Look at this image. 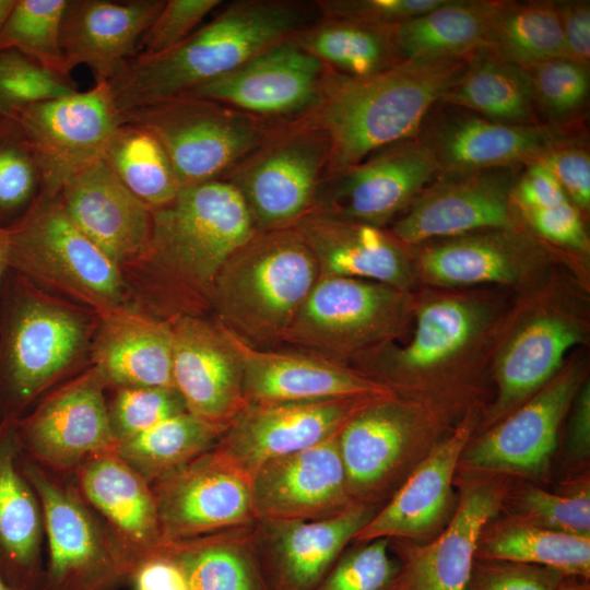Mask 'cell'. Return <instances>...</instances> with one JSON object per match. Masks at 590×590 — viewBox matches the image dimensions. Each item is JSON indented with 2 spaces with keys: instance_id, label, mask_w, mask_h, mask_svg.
<instances>
[{
  "instance_id": "cell-1",
  "label": "cell",
  "mask_w": 590,
  "mask_h": 590,
  "mask_svg": "<svg viewBox=\"0 0 590 590\" xmlns=\"http://www.w3.org/2000/svg\"><path fill=\"white\" fill-rule=\"evenodd\" d=\"M315 4L288 0H237L175 48L132 57L107 82L121 114L185 95L222 76L312 23Z\"/></svg>"
},
{
  "instance_id": "cell-2",
  "label": "cell",
  "mask_w": 590,
  "mask_h": 590,
  "mask_svg": "<svg viewBox=\"0 0 590 590\" xmlns=\"http://www.w3.org/2000/svg\"><path fill=\"white\" fill-rule=\"evenodd\" d=\"M472 55L403 60L364 79L332 71L319 104L305 116L330 141L326 177L387 145L416 138L425 117L464 73Z\"/></svg>"
},
{
  "instance_id": "cell-3",
  "label": "cell",
  "mask_w": 590,
  "mask_h": 590,
  "mask_svg": "<svg viewBox=\"0 0 590 590\" xmlns=\"http://www.w3.org/2000/svg\"><path fill=\"white\" fill-rule=\"evenodd\" d=\"M318 279L294 227L257 231L221 268L209 304L216 321L247 343L282 342Z\"/></svg>"
},
{
  "instance_id": "cell-4",
  "label": "cell",
  "mask_w": 590,
  "mask_h": 590,
  "mask_svg": "<svg viewBox=\"0 0 590 590\" xmlns=\"http://www.w3.org/2000/svg\"><path fill=\"white\" fill-rule=\"evenodd\" d=\"M257 228L237 190L216 179L180 188L152 210L146 262L180 291L210 302L216 275Z\"/></svg>"
},
{
  "instance_id": "cell-5",
  "label": "cell",
  "mask_w": 590,
  "mask_h": 590,
  "mask_svg": "<svg viewBox=\"0 0 590 590\" xmlns=\"http://www.w3.org/2000/svg\"><path fill=\"white\" fill-rule=\"evenodd\" d=\"M437 399L371 400L339 433L353 503L381 507L416 465L455 428L452 411Z\"/></svg>"
},
{
  "instance_id": "cell-6",
  "label": "cell",
  "mask_w": 590,
  "mask_h": 590,
  "mask_svg": "<svg viewBox=\"0 0 590 590\" xmlns=\"http://www.w3.org/2000/svg\"><path fill=\"white\" fill-rule=\"evenodd\" d=\"M0 303V422L38 402L85 349L88 327L74 309L9 271Z\"/></svg>"
},
{
  "instance_id": "cell-7",
  "label": "cell",
  "mask_w": 590,
  "mask_h": 590,
  "mask_svg": "<svg viewBox=\"0 0 590 590\" xmlns=\"http://www.w3.org/2000/svg\"><path fill=\"white\" fill-rule=\"evenodd\" d=\"M8 228L10 270L32 285L68 295L101 316L125 306L121 269L72 222L58 194L39 193Z\"/></svg>"
},
{
  "instance_id": "cell-8",
  "label": "cell",
  "mask_w": 590,
  "mask_h": 590,
  "mask_svg": "<svg viewBox=\"0 0 590 590\" xmlns=\"http://www.w3.org/2000/svg\"><path fill=\"white\" fill-rule=\"evenodd\" d=\"M21 457L43 512L47 544L43 590H118L127 583L137 559L72 480Z\"/></svg>"
},
{
  "instance_id": "cell-9",
  "label": "cell",
  "mask_w": 590,
  "mask_h": 590,
  "mask_svg": "<svg viewBox=\"0 0 590 590\" xmlns=\"http://www.w3.org/2000/svg\"><path fill=\"white\" fill-rule=\"evenodd\" d=\"M120 118L160 142L180 188L223 179L281 123L192 95L132 108Z\"/></svg>"
},
{
  "instance_id": "cell-10",
  "label": "cell",
  "mask_w": 590,
  "mask_h": 590,
  "mask_svg": "<svg viewBox=\"0 0 590 590\" xmlns=\"http://www.w3.org/2000/svg\"><path fill=\"white\" fill-rule=\"evenodd\" d=\"M330 141L307 117L278 123L223 178L240 194L257 231L293 227L312 208Z\"/></svg>"
},
{
  "instance_id": "cell-11",
  "label": "cell",
  "mask_w": 590,
  "mask_h": 590,
  "mask_svg": "<svg viewBox=\"0 0 590 590\" xmlns=\"http://www.w3.org/2000/svg\"><path fill=\"white\" fill-rule=\"evenodd\" d=\"M402 307L400 290L361 279L319 276L282 342L341 363L388 338Z\"/></svg>"
},
{
  "instance_id": "cell-12",
  "label": "cell",
  "mask_w": 590,
  "mask_h": 590,
  "mask_svg": "<svg viewBox=\"0 0 590 590\" xmlns=\"http://www.w3.org/2000/svg\"><path fill=\"white\" fill-rule=\"evenodd\" d=\"M581 385L577 371L554 377L504 418L474 434L457 472L547 484L562 423Z\"/></svg>"
},
{
  "instance_id": "cell-13",
  "label": "cell",
  "mask_w": 590,
  "mask_h": 590,
  "mask_svg": "<svg viewBox=\"0 0 590 590\" xmlns=\"http://www.w3.org/2000/svg\"><path fill=\"white\" fill-rule=\"evenodd\" d=\"M504 475L457 472L458 504L445 529L433 540H389L399 563L389 590H465L480 535L502 512L514 483Z\"/></svg>"
},
{
  "instance_id": "cell-14",
  "label": "cell",
  "mask_w": 590,
  "mask_h": 590,
  "mask_svg": "<svg viewBox=\"0 0 590 590\" xmlns=\"http://www.w3.org/2000/svg\"><path fill=\"white\" fill-rule=\"evenodd\" d=\"M105 389L92 367L45 394L15 421L22 456L71 479L86 458L116 451Z\"/></svg>"
},
{
  "instance_id": "cell-15",
  "label": "cell",
  "mask_w": 590,
  "mask_h": 590,
  "mask_svg": "<svg viewBox=\"0 0 590 590\" xmlns=\"http://www.w3.org/2000/svg\"><path fill=\"white\" fill-rule=\"evenodd\" d=\"M580 135L573 123H507L438 102L416 139L432 153L438 177H447L494 167H524Z\"/></svg>"
},
{
  "instance_id": "cell-16",
  "label": "cell",
  "mask_w": 590,
  "mask_h": 590,
  "mask_svg": "<svg viewBox=\"0 0 590 590\" xmlns=\"http://www.w3.org/2000/svg\"><path fill=\"white\" fill-rule=\"evenodd\" d=\"M36 157L42 192L55 197L66 181L102 156L121 125L107 83L10 113Z\"/></svg>"
},
{
  "instance_id": "cell-17",
  "label": "cell",
  "mask_w": 590,
  "mask_h": 590,
  "mask_svg": "<svg viewBox=\"0 0 590 590\" xmlns=\"http://www.w3.org/2000/svg\"><path fill=\"white\" fill-rule=\"evenodd\" d=\"M151 485L163 542L257 520L251 475L214 447Z\"/></svg>"
},
{
  "instance_id": "cell-18",
  "label": "cell",
  "mask_w": 590,
  "mask_h": 590,
  "mask_svg": "<svg viewBox=\"0 0 590 590\" xmlns=\"http://www.w3.org/2000/svg\"><path fill=\"white\" fill-rule=\"evenodd\" d=\"M331 72L290 38L185 95L216 101L267 121L287 122L317 107Z\"/></svg>"
},
{
  "instance_id": "cell-19",
  "label": "cell",
  "mask_w": 590,
  "mask_h": 590,
  "mask_svg": "<svg viewBox=\"0 0 590 590\" xmlns=\"http://www.w3.org/2000/svg\"><path fill=\"white\" fill-rule=\"evenodd\" d=\"M438 175L428 149L416 138L404 140L324 177L310 211L381 227Z\"/></svg>"
},
{
  "instance_id": "cell-20",
  "label": "cell",
  "mask_w": 590,
  "mask_h": 590,
  "mask_svg": "<svg viewBox=\"0 0 590 590\" xmlns=\"http://www.w3.org/2000/svg\"><path fill=\"white\" fill-rule=\"evenodd\" d=\"M524 167H494L437 177L410 204L392 234L402 244L516 228L512 189Z\"/></svg>"
},
{
  "instance_id": "cell-21",
  "label": "cell",
  "mask_w": 590,
  "mask_h": 590,
  "mask_svg": "<svg viewBox=\"0 0 590 590\" xmlns=\"http://www.w3.org/2000/svg\"><path fill=\"white\" fill-rule=\"evenodd\" d=\"M480 420L479 409L472 404L449 435L416 465L353 542L389 539L422 543L437 536L457 508L455 477L458 463Z\"/></svg>"
},
{
  "instance_id": "cell-22",
  "label": "cell",
  "mask_w": 590,
  "mask_h": 590,
  "mask_svg": "<svg viewBox=\"0 0 590 590\" xmlns=\"http://www.w3.org/2000/svg\"><path fill=\"white\" fill-rule=\"evenodd\" d=\"M376 398L379 397L247 403L214 448L252 475L269 460L307 449L338 434Z\"/></svg>"
},
{
  "instance_id": "cell-23",
  "label": "cell",
  "mask_w": 590,
  "mask_h": 590,
  "mask_svg": "<svg viewBox=\"0 0 590 590\" xmlns=\"http://www.w3.org/2000/svg\"><path fill=\"white\" fill-rule=\"evenodd\" d=\"M379 508L355 503L321 520H256L251 543L267 590H316Z\"/></svg>"
},
{
  "instance_id": "cell-24",
  "label": "cell",
  "mask_w": 590,
  "mask_h": 590,
  "mask_svg": "<svg viewBox=\"0 0 590 590\" xmlns=\"http://www.w3.org/2000/svg\"><path fill=\"white\" fill-rule=\"evenodd\" d=\"M339 433L255 470L251 481L257 520H321L355 504L347 489Z\"/></svg>"
},
{
  "instance_id": "cell-25",
  "label": "cell",
  "mask_w": 590,
  "mask_h": 590,
  "mask_svg": "<svg viewBox=\"0 0 590 590\" xmlns=\"http://www.w3.org/2000/svg\"><path fill=\"white\" fill-rule=\"evenodd\" d=\"M173 382L186 410L228 427L247 404L240 358L224 328L193 315L170 318Z\"/></svg>"
},
{
  "instance_id": "cell-26",
  "label": "cell",
  "mask_w": 590,
  "mask_h": 590,
  "mask_svg": "<svg viewBox=\"0 0 590 590\" xmlns=\"http://www.w3.org/2000/svg\"><path fill=\"white\" fill-rule=\"evenodd\" d=\"M58 197L72 222L119 268L146 258L152 210L123 186L102 156L69 178Z\"/></svg>"
},
{
  "instance_id": "cell-27",
  "label": "cell",
  "mask_w": 590,
  "mask_h": 590,
  "mask_svg": "<svg viewBox=\"0 0 590 590\" xmlns=\"http://www.w3.org/2000/svg\"><path fill=\"white\" fill-rule=\"evenodd\" d=\"M223 328L240 358L243 392L247 403L382 397L394 393L342 363L297 350L260 349Z\"/></svg>"
},
{
  "instance_id": "cell-28",
  "label": "cell",
  "mask_w": 590,
  "mask_h": 590,
  "mask_svg": "<svg viewBox=\"0 0 590 590\" xmlns=\"http://www.w3.org/2000/svg\"><path fill=\"white\" fill-rule=\"evenodd\" d=\"M165 0H68L61 24L67 71L88 67L95 84L109 82L135 52V45Z\"/></svg>"
},
{
  "instance_id": "cell-29",
  "label": "cell",
  "mask_w": 590,
  "mask_h": 590,
  "mask_svg": "<svg viewBox=\"0 0 590 590\" xmlns=\"http://www.w3.org/2000/svg\"><path fill=\"white\" fill-rule=\"evenodd\" d=\"M311 251L319 276H344L402 291L410 269L400 240L381 227L310 211L294 226Z\"/></svg>"
},
{
  "instance_id": "cell-30",
  "label": "cell",
  "mask_w": 590,
  "mask_h": 590,
  "mask_svg": "<svg viewBox=\"0 0 590 590\" xmlns=\"http://www.w3.org/2000/svg\"><path fill=\"white\" fill-rule=\"evenodd\" d=\"M71 480L138 563L163 543L152 485L116 451L86 458Z\"/></svg>"
},
{
  "instance_id": "cell-31",
  "label": "cell",
  "mask_w": 590,
  "mask_h": 590,
  "mask_svg": "<svg viewBox=\"0 0 590 590\" xmlns=\"http://www.w3.org/2000/svg\"><path fill=\"white\" fill-rule=\"evenodd\" d=\"M42 507L22 469L15 421L0 422V576L17 590H43Z\"/></svg>"
},
{
  "instance_id": "cell-32",
  "label": "cell",
  "mask_w": 590,
  "mask_h": 590,
  "mask_svg": "<svg viewBox=\"0 0 590 590\" xmlns=\"http://www.w3.org/2000/svg\"><path fill=\"white\" fill-rule=\"evenodd\" d=\"M92 361L106 388H175L170 319L158 320L125 306L101 316Z\"/></svg>"
},
{
  "instance_id": "cell-33",
  "label": "cell",
  "mask_w": 590,
  "mask_h": 590,
  "mask_svg": "<svg viewBox=\"0 0 590 590\" xmlns=\"http://www.w3.org/2000/svg\"><path fill=\"white\" fill-rule=\"evenodd\" d=\"M579 340L577 328L559 318L542 317L528 323L499 359L497 399L474 434L504 418L547 385L566 352Z\"/></svg>"
},
{
  "instance_id": "cell-34",
  "label": "cell",
  "mask_w": 590,
  "mask_h": 590,
  "mask_svg": "<svg viewBox=\"0 0 590 590\" xmlns=\"http://www.w3.org/2000/svg\"><path fill=\"white\" fill-rule=\"evenodd\" d=\"M531 248L516 228L480 231L426 247L421 267L429 280L445 285L506 283L515 280Z\"/></svg>"
},
{
  "instance_id": "cell-35",
  "label": "cell",
  "mask_w": 590,
  "mask_h": 590,
  "mask_svg": "<svg viewBox=\"0 0 590 590\" xmlns=\"http://www.w3.org/2000/svg\"><path fill=\"white\" fill-rule=\"evenodd\" d=\"M477 327L472 306L456 299L426 305L420 312L411 342L380 367L373 380L398 389L413 388L417 376L435 369L469 342Z\"/></svg>"
},
{
  "instance_id": "cell-36",
  "label": "cell",
  "mask_w": 590,
  "mask_h": 590,
  "mask_svg": "<svg viewBox=\"0 0 590 590\" xmlns=\"http://www.w3.org/2000/svg\"><path fill=\"white\" fill-rule=\"evenodd\" d=\"M499 0H445L394 27L402 60H438L486 49Z\"/></svg>"
},
{
  "instance_id": "cell-37",
  "label": "cell",
  "mask_w": 590,
  "mask_h": 590,
  "mask_svg": "<svg viewBox=\"0 0 590 590\" xmlns=\"http://www.w3.org/2000/svg\"><path fill=\"white\" fill-rule=\"evenodd\" d=\"M252 524L161 546L181 567L188 590H267L251 543Z\"/></svg>"
},
{
  "instance_id": "cell-38",
  "label": "cell",
  "mask_w": 590,
  "mask_h": 590,
  "mask_svg": "<svg viewBox=\"0 0 590 590\" xmlns=\"http://www.w3.org/2000/svg\"><path fill=\"white\" fill-rule=\"evenodd\" d=\"M486 118L515 125L542 123L528 70L488 50L472 55L468 68L440 101Z\"/></svg>"
},
{
  "instance_id": "cell-39",
  "label": "cell",
  "mask_w": 590,
  "mask_h": 590,
  "mask_svg": "<svg viewBox=\"0 0 590 590\" xmlns=\"http://www.w3.org/2000/svg\"><path fill=\"white\" fill-rule=\"evenodd\" d=\"M394 27L320 16L299 31L293 40L331 71L364 79L403 61Z\"/></svg>"
},
{
  "instance_id": "cell-40",
  "label": "cell",
  "mask_w": 590,
  "mask_h": 590,
  "mask_svg": "<svg viewBox=\"0 0 590 590\" xmlns=\"http://www.w3.org/2000/svg\"><path fill=\"white\" fill-rule=\"evenodd\" d=\"M476 558L538 565L590 579V538L545 529L502 512L483 529Z\"/></svg>"
},
{
  "instance_id": "cell-41",
  "label": "cell",
  "mask_w": 590,
  "mask_h": 590,
  "mask_svg": "<svg viewBox=\"0 0 590 590\" xmlns=\"http://www.w3.org/2000/svg\"><path fill=\"white\" fill-rule=\"evenodd\" d=\"M226 428L186 411L119 442L116 453L153 484L212 449Z\"/></svg>"
},
{
  "instance_id": "cell-42",
  "label": "cell",
  "mask_w": 590,
  "mask_h": 590,
  "mask_svg": "<svg viewBox=\"0 0 590 590\" xmlns=\"http://www.w3.org/2000/svg\"><path fill=\"white\" fill-rule=\"evenodd\" d=\"M486 50L524 68L569 58L555 2L499 0L491 22Z\"/></svg>"
},
{
  "instance_id": "cell-43",
  "label": "cell",
  "mask_w": 590,
  "mask_h": 590,
  "mask_svg": "<svg viewBox=\"0 0 590 590\" xmlns=\"http://www.w3.org/2000/svg\"><path fill=\"white\" fill-rule=\"evenodd\" d=\"M102 158L123 186L151 210L168 204L180 190L166 152L143 128L121 123L106 143Z\"/></svg>"
},
{
  "instance_id": "cell-44",
  "label": "cell",
  "mask_w": 590,
  "mask_h": 590,
  "mask_svg": "<svg viewBox=\"0 0 590 590\" xmlns=\"http://www.w3.org/2000/svg\"><path fill=\"white\" fill-rule=\"evenodd\" d=\"M502 514L545 529L590 538L589 471L566 476L554 491L515 480Z\"/></svg>"
},
{
  "instance_id": "cell-45",
  "label": "cell",
  "mask_w": 590,
  "mask_h": 590,
  "mask_svg": "<svg viewBox=\"0 0 590 590\" xmlns=\"http://www.w3.org/2000/svg\"><path fill=\"white\" fill-rule=\"evenodd\" d=\"M68 0H17L0 30V50L14 49L70 80L61 49Z\"/></svg>"
},
{
  "instance_id": "cell-46",
  "label": "cell",
  "mask_w": 590,
  "mask_h": 590,
  "mask_svg": "<svg viewBox=\"0 0 590 590\" xmlns=\"http://www.w3.org/2000/svg\"><path fill=\"white\" fill-rule=\"evenodd\" d=\"M42 192L31 145L9 114L0 113V221H17Z\"/></svg>"
},
{
  "instance_id": "cell-47",
  "label": "cell",
  "mask_w": 590,
  "mask_h": 590,
  "mask_svg": "<svg viewBox=\"0 0 590 590\" xmlns=\"http://www.w3.org/2000/svg\"><path fill=\"white\" fill-rule=\"evenodd\" d=\"M532 83L536 114L545 123L570 125L588 99L589 64L570 58H557L526 67Z\"/></svg>"
},
{
  "instance_id": "cell-48",
  "label": "cell",
  "mask_w": 590,
  "mask_h": 590,
  "mask_svg": "<svg viewBox=\"0 0 590 590\" xmlns=\"http://www.w3.org/2000/svg\"><path fill=\"white\" fill-rule=\"evenodd\" d=\"M76 92L75 84L14 49L0 50V113Z\"/></svg>"
},
{
  "instance_id": "cell-49",
  "label": "cell",
  "mask_w": 590,
  "mask_h": 590,
  "mask_svg": "<svg viewBox=\"0 0 590 590\" xmlns=\"http://www.w3.org/2000/svg\"><path fill=\"white\" fill-rule=\"evenodd\" d=\"M352 543L316 590H389L399 570L389 539Z\"/></svg>"
},
{
  "instance_id": "cell-50",
  "label": "cell",
  "mask_w": 590,
  "mask_h": 590,
  "mask_svg": "<svg viewBox=\"0 0 590 590\" xmlns=\"http://www.w3.org/2000/svg\"><path fill=\"white\" fill-rule=\"evenodd\" d=\"M186 411L184 400L175 388H117L108 403L110 427L117 445Z\"/></svg>"
},
{
  "instance_id": "cell-51",
  "label": "cell",
  "mask_w": 590,
  "mask_h": 590,
  "mask_svg": "<svg viewBox=\"0 0 590 590\" xmlns=\"http://www.w3.org/2000/svg\"><path fill=\"white\" fill-rule=\"evenodd\" d=\"M221 0H166L140 39L142 56L164 54L187 39Z\"/></svg>"
},
{
  "instance_id": "cell-52",
  "label": "cell",
  "mask_w": 590,
  "mask_h": 590,
  "mask_svg": "<svg viewBox=\"0 0 590 590\" xmlns=\"http://www.w3.org/2000/svg\"><path fill=\"white\" fill-rule=\"evenodd\" d=\"M564 576L538 565L475 558L465 590H555Z\"/></svg>"
},
{
  "instance_id": "cell-53",
  "label": "cell",
  "mask_w": 590,
  "mask_h": 590,
  "mask_svg": "<svg viewBox=\"0 0 590 590\" xmlns=\"http://www.w3.org/2000/svg\"><path fill=\"white\" fill-rule=\"evenodd\" d=\"M444 2L445 0H322L316 2V8L321 17L397 26Z\"/></svg>"
},
{
  "instance_id": "cell-54",
  "label": "cell",
  "mask_w": 590,
  "mask_h": 590,
  "mask_svg": "<svg viewBox=\"0 0 590 590\" xmlns=\"http://www.w3.org/2000/svg\"><path fill=\"white\" fill-rule=\"evenodd\" d=\"M535 163L543 165L555 177L579 210H589L590 154L581 135L551 149Z\"/></svg>"
},
{
  "instance_id": "cell-55",
  "label": "cell",
  "mask_w": 590,
  "mask_h": 590,
  "mask_svg": "<svg viewBox=\"0 0 590 590\" xmlns=\"http://www.w3.org/2000/svg\"><path fill=\"white\" fill-rule=\"evenodd\" d=\"M519 212L531 228L548 241L577 250L588 247L580 210L570 200L550 208Z\"/></svg>"
},
{
  "instance_id": "cell-56",
  "label": "cell",
  "mask_w": 590,
  "mask_h": 590,
  "mask_svg": "<svg viewBox=\"0 0 590 590\" xmlns=\"http://www.w3.org/2000/svg\"><path fill=\"white\" fill-rule=\"evenodd\" d=\"M571 408L573 413L563 459L565 477L589 471L590 385L588 381L580 386Z\"/></svg>"
},
{
  "instance_id": "cell-57",
  "label": "cell",
  "mask_w": 590,
  "mask_h": 590,
  "mask_svg": "<svg viewBox=\"0 0 590 590\" xmlns=\"http://www.w3.org/2000/svg\"><path fill=\"white\" fill-rule=\"evenodd\" d=\"M569 200L555 177L541 164L524 166L512 189L518 211L550 208Z\"/></svg>"
},
{
  "instance_id": "cell-58",
  "label": "cell",
  "mask_w": 590,
  "mask_h": 590,
  "mask_svg": "<svg viewBox=\"0 0 590 590\" xmlns=\"http://www.w3.org/2000/svg\"><path fill=\"white\" fill-rule=\"evenodd\" d=\"M128 582L133 590H188L181 567L161 545L138 563Z\"/></svg>"
},
{
  "instance_id": "cell-59",
  "label": "cell",
  "mask_w": 590,
  "mask_h": 590,
  "mask_svg": "<svg viewBox=\"0 0 590 590\" xmlns=\"http://www.w3.org/2000/svg\"><path fill=\"white\" fill-rule=\"evenodd\" d=\"M554 2L569 58L589 64L590 2L588 0Z\"/></svg>"
},
{
  "instance_id": "cell-60",
  "label": "cell",
  "mask_w": 590,
  "mask_h": 590,
  "mask_svg": "<svg viewBox=\"0 0 590 590\" xmlns=\"http://www.w3.org/2000/svg\"><path fill=\"white\" fill-rule=\"evenodd\" d=\"M10 270V235L9 228L0 226V297L4 279Z\"/></svg>"
},
{
  "instance_id": "cell-61",
  "label": "cell",
  "mask_w": 590,
  "mask_h": 590,
  "mask_svg": "<svg viewBox=\"0 0 590 590\" xmlns=\"http://www.w3.org/2000/svg\"><path fill=\"white\" fill-rule=\"evenodd\" d=\"M555 590H590V579L565 575Z\"/></svg>"
},
{
  "instance_id": "cell-62",
  "label": "cell",
  "mask_w": 590,
  "mask_h": 590,
  "mask_svg": "<svg viewBox=\"0 0 590 590\" xmlns=\"http://www.w3.org/2000/svg\"><path fill=\"white\" fill-rule=\"evenodd\" d=\"M14 3L15 0H0V30Z\"/></svg>"
},
{
  "instance_id": "cell-63",
  "label": "cell",
  "mask_w": 590,
  "mask_h": 590,
  "mask_svg": "<svg viewBox=\"0 0 590 590\" xmlns=\"http://www.w3.org/2000/svg\"><path fill=\"white\" fill-rule=\"evenodd\" d=\"M0 590H17L13 588L11 585H9L1 576H0Z\"/></svg>"
}]
</instances>
